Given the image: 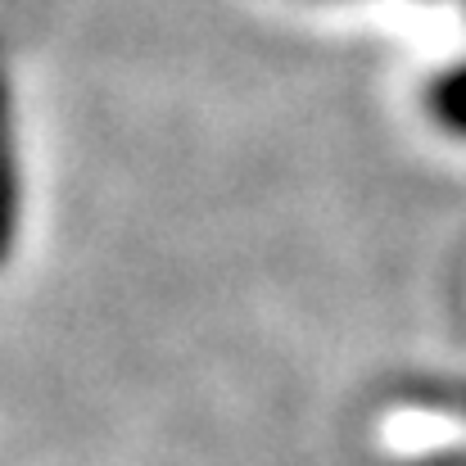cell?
I'll return each instance as SVG.
<instances>
[{"mask_svg":"<svg viewBox=\"0 0 466 466\" xmlns=\"http://www.w3.org/2000/svg\"><path fill=\"white\" fill-rule=\"evenodd\" d=\"M431 114H435V123H444L449 132L466 137V64L449 68V73L435 82V91H431Z\"/></svg>","mask_w":466,"mask_h":466,"instance_id":"cell-1","label":"cell"}]
</instances>
